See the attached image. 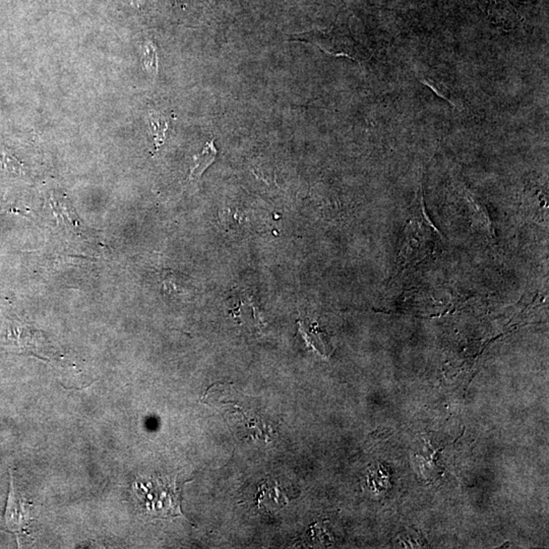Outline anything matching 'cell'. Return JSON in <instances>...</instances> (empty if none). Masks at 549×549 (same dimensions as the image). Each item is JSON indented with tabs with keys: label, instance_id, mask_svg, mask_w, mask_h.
Here are the masks:
<instances>
[{
	"label": "cell",
	"instance_id": "277c9868",
	"mask_svg": "<svg viewBox=\"0 0 549 549\" xmlns=\"http://www.w3.org/2000/svg\"><path fill=\"white\" fill-rule=\"evenodd\" d=\"M148 122H149L150 134L154 140L155 147L158 150L165 141L169 120L161 113L151 112L148 116Z\"/></svg>",
	"mask_w": 549,
	"mask_h": 549
},
{
	"label": "cell",
	"instance_id": "7a4b0ae2",
	"mask_svg": "<svg viewBox=\"0 0 549 549\" xmlns=\"http://www.w3.org/2000/svg\"><path fill=\"white\" fill-rule=\"evenodd\" d=\"M26 508L22 503V498L15 493L13 482H11L10 496H8V508H6V525L11 530L19 531L27 523Z\"/></svg>",
	"mask_w": 549,
	"mask_h": 549
},
{
	"label": "cell",
	"instance_id": "3957f363",
	"mask_svg": "<svg viewBox=\"0 0 549 549\" xmlns=\"http://www.w3.org/2000/svg\"><path fill=\"white\" fill-rule=\"evenodd\" d=\"M217 156V149L214 145V140L209 141L206 143L202 151L200 154L195 155L190 164V175H188V181H195L202 176L209 166L215 161Z\"/></svg>",
	"mask_w": 549,
	"mask_h": 549
},
{
	"label": "cell",
	"instance_id": "5b68a950",
	"mask_svg": "<svg viewBox=\"0 0 549 549\" xmlns=\"http://www.w3.org/2000/svg\"><path fill=\"white\" fill-rule=\"evenodd\" d=\"M143 65L150 76L156 77L158 74V56L156 47L152 42L143 44L142 51Z\"/></svg>",
	"mask_w": 549,
	"mask_h": 549
},
{
	"label": "cell",
	"instance_id": "6da1fadb",
	"mask_svg": "<svg viewBox=\"0 0 549 549\" xmlns=\"http://www.w3.org/2000/svg\"><path fill=\"white\" fill-rule=\"evenodd\" d=\"M134 491L147 514L164 519L182 516L177 478L138 479Z\"/></svg>",
	"mask_w": 549,
	"mask_h": 549
}]
</instances>
